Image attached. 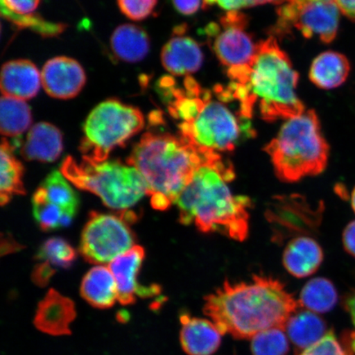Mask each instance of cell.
<instances>
[{
  "instance_id": "cell-1",
  "label": "cell",
  "mask_w": 355,
  "mask_h": 355,
  "mask_svg": "<svg viewBox=\"0 0 355 355\" xmlns=\"http://www.w3.org/2000/svg\"><path fill=\"white\" fill-rule=\"evenodd\" d=\"M230 83L222 87L226 100L235 102L241 116L251 119L256 110L261 119L274 122L304 112L296 94L299 74L290 58L272 37L259 43L250 64L227 69Z\"/></svg>"
},
{
  "instance_id": "cell-2",
  "label": "cell",
  "mask_w": 355,
  "mask_h": 355,
  "mask_svg": "<svg viewBox=\"0 0 355 355\" xmlns=\"http://www.w3.org/2000/svg\"><path fill=\"white\" fill-rule=\"evenodd\" d=\"M203 313L222 336L252 339L259 332L283 328L300 308L299 301L284 284L270 277L254 276L251 282L223 285L204 298Z\"/></svg>"
},
{
  "instance_id": "cell-3",
  "label": "cell",
  "mask_w": 355,
  "mask_h": 355,
  "mask_svg": "<svg viewBox=\"0 0 355 355\" xmlns=\"http://www.w3.org/2000/svg\"><path fill=\"white\" fill-rule=\"evenodd\" d=\"M161 96L171 117L179 121V136L195 148L219 154L233 152L254 135L250 119L233 112L218 97L213 99L212 92L191 76L185 77L182 87L171 79Z\"/></svg>"
},
{
  "instance_id": "cell-4",
  "label": "cell",
  "mask_w": 355,
  "mask_h": 355,
  "mask_svg": "<svg viewBox=\"0 0 355 355\" xmlns=\"http://www.w3.org/2000/svg\"><path fill=\"white\" fill-rule=\"evenodd\" d=\"M234 177L232 164L223 157L200 167L175 202L180 223L194 225L202 233L245 241L251 201L233 194L228 184Z\"/></svg>"
},
{
  "instance_id": "cell-5",
  "label": "cell",
  "mask_w": 355,
  "mask_h": 355,
  "mask_svg": "<svg viewBox=\"0 0 355 355\" xmlns=\"http://www.w3.org/2000/svg\"><path fill=\"white\" fill-rule=\"evenodd\" d=\"M221 157L195 148L180 136L150 131L133 146L127 163L144 178L154 209L165 211L177 202L200 167Z\"/></svg>"
},
{
  "instance_id": "cell-6",
  "label": "cell",
  "mask_w": 355,
  "mask_h": 355,
  "mask_svg": "<svg viewBox=\"0 0 355 355\" xmlns=\"http://www.w3.org/2000/svg\"><path fill=\"white\" fill-rule=\"evenodd\" d=\"M275 173L285 183L320 175L327 166L330 146L313 110L288 119L265 146Z\"/></svg>"
},
{
  "instance_id": "cell-7",
  "label": "cell",
  "mask_w": 355,
  "mask_h": 355,
  "mask_svg": "<svg viewBox=\"0 0 355 355\" xmlns=\"http://www.w3.org/2000/svg\"><path fill=\"white\" fill-rule=\"evenodd\" d=\"M62 174L77 188L98 196L111 209L128 211L146 194L144 178L135 167L119 161L78 163L68 157L61 164Z\"/></svg>"
},
{
  "instance_id": "cell-8",
  "label": "cell",
  "mask_w": 355,
  "mask_h": 355,
  "mask_svg": "<svg viewBox=\"0 0 355 355\" xmlns=\"http://www.w3.org/2000/svg\"><path fill=\"white\" fill-rule=\"evenodd\" d=\"M145 126L141 111L117 99L96 105L83 125L80 145L83 159L94 162L107 161L111 150L123 146Z\"/></svg>"
},
{
  "instance_id": "cell-9",
  "label": "cell",
  "mask_w": 355,
  "mask_h": 355,
  "mask_svg": "<svg viewBox=\"0 0 355 355\" xmlns=\"http://www.w3.org/2000/svg\"><path fill=\"white\" fill-rule=\"evenodd\" d=\"M137 216L130 211L119 214L91 212L80 241L79 251L88 263H111L135 246L130 224Z\"/></svg>"
},
{
  "instance_id": "cell-10",
  "label": "cell",
  "mask_w": 355,
  "mask_h": 355,
  "mask_svg": "<svg viewBox=\"0 0 355 355\" xmlns=\"http://www.w3.org/2000/svg\"><path fill=\"white\" fill-rule=\"evenodd\" d=\"M248 19L239 11L226 12L219 24L211 22L205 28L213 52L227 69L250 63L257 50L252 35L248 32Z\"/></svg>"
},
{
  "instance_id": "cell-11",
  "label": "cell",
  "mask_w": 355,
  "mask_h": 355,
  "mask_svg": "<svg viewBox=\"0 0 355 355\" xmlns=\"http://www.w3.org/2000/svg\"><path fill=\"white\" fill-rule=\"evenodd\" d=\"M340 8L335 1H293L278 10L277 30H299L305 38L330 44L338 33Z\"/></svg>"
},
{
  "instance_id": "cell-12",
  "label": "cell",
  "mask_w": 355,
  "mask_h": 355,
  "mask_svg": "<svg viewBox=\"0 0 355 355\" xmlns=\"http://www.w3.org/2000/svg\"><path fill=\"white\" fill-rule=\"evenodd\" d=\"M87 82L85 71L77 60L65 56L53 58L44 65L42 84L44 90L53 98H74Z\"/></svg>"
},
{
  "instance_id": "cell-13",
  "label": "cell",
  "mask_w": 355,
  "mask_h": 355,
  "mask_svg": "<svg viewBox=\"0 0 355 355\" xmlns=\"http://www.w3.org/2000/svg\"><path fill=\"white\" fill-rule=\"evenodd\" d=\"M144 257V248L135 245L109 264L108 268L117 284L118 301L122 305L135 304L137 296L146 298L157 295L159 293V286H141L137 282Z\"/></svg>"
},
{
  "instance_id": "cell-14",
  "label": "cell",
  "mask_w": 355,
  "mask_h": 355,
  "mask_svg": "<svg viewBox=\"0 0 355 355\" xmlns=\"http://www.w3.org/2000/svg\"><path fill=\"white\" fill-rule=\"evenodd\" d=\"M184 26H178L174 37L164 46L162 62L164 68L175 76H190L201 68L203 53L193 38L184 35Z\"/></svg>"
},
{
  "instance_id": "cell-15",
  "label": "cell",
  "mask_w": 355,
  "mask_h": 355,
  "mask_svg": "<svg viewBox=\"0 0 355 355\" xmlns=\"http://www.w3.org/2000/svg\"><path fill=\"white\" fill-rule=\"evenodd\" d=\"M76 315L73 302L51 288L38 304L34 325L48 335H70V325Z\"/></svg>"
},
{
  "instance_id": "cell-16",
  "label": "cell",
  "mask_w": 355,
  "mask_h": 355,
  "mask_svg": "<svg viewBox=\"0 0 355 355\" xmlns=\"http://www.w3.org/2000/svg\"><path fill=\"white\" fill-rule=\"evenodd\" d=\"M180 344L188 355H212L221 344V333L211 320L180 315Z\"/></svg>"
},
{
  "instance_id": "cell-17",
  "label": "cell",
  "mask_w": 355,
  "mask_h": 355,
  "mask_svg": "<svg viewBox=\"0 0 355 355\" xmlns=\"http://www.w3.org/2000/svg\"><path fill=\"white\" fill-rule=\"evenodd\" d=\"M42 85V74L33 62L17 60L7 62L2 67V94L22 101L34 98Z\"/></svg>"
},
{
  "instance_id": "cell-18",
  "label": "cell",
  "mask_w": 355,
  "mask_h": 355,
  "mask_svg": "<svg viewBox=\"0 0 355 355\" xmlns=\"http://www.w3.org/2000/svg\"><path fill=\"white\" fill-rule=\"evenodd\" d=\"M63 152V135L51 123L41 122L31 128L21 155L28 161L51 163Z\"/></svg>"
},
{
  "instance_id": "cell-19",
  "label": "cell",
  "mask_w": 355,
  "mask_h": 355,
  "mask_svg": "<svg viewBox=\"0 0 355 355\" xmlns=\"http://www.w3.org/2000/svg\"><path fill=\"white\" fill-rule=\"evenodd\" d=\"M323 250L315 239L301 236L288 243L283 254V264L287 272L297 278L311 276L320 268Z\"/></svg>"
},
{
  "instance_id": "cell-20",
  "label": "cell",
  "mask_w": 355,
  "mask_h": 355,
  "mask_svg": "<svg viewBox=\"0 0 355 355\" xmlns=\"http://www.w3.org/2000/svg\"><path fill=\"white\" fill-rule=\"evenodd\" d=\"M80 293L96 309H110L118 300L116 282L109 268L104 266H97L89 270L83 279Z\"/></svg>"
},
{
  "instance_id": "cell-21",
  "label": "cell",
  "mask_w": 355,
  "mask_h": 355,
  "mask_svg": "<svg viewBox=\"0 0 355 355\" xmlns=\"http://www.w3.org/2000/svg\"><path fill=\"white\" fill-rule=\"evenodd\" d=\"M41 0H1V15L19 28H29L43 37H55L60 25L35 15Z\"/></svg>"
},
{
  "instance_id": "cell-22",
  "label": "cell",
  "mask_w": 355,
  "mask_h": 355,
  "mask_svg": "<svg viewBox=\"0 0 355 355\" xmlns=\"http://www.w3.org/2000/svg\"><path fill=\"white\" fill-rule=\"evenodd\" d=\"M350 68L347 57L340 53L323 52L311 65L309 78L315 86L330 90L345 83L349 77Z\"/></svg>"
},
{
  "instance_id": "cell-23",
  "label": "cell",
  "mask_w": 355,
  "mask_h": 355,
  "mask_svg": "<svg viewBox=\"0 0 355 355\" xmlns=\"http://www.w3.org/2000/svg\"><path fill=\"white\" fill-rule=\"evenodd\" d=\"M110 46L119 60L127 63H137L148 55L150 39L140 26L123 24L114 31Z\"/></svg>"
},
{
  "instance_id": "cell-24",
  "label": "cell",
  "mask_w": 355,
  "mask_h": 355,
  "mask_svg": "<svg viewBox=\"0 0 355 355\" xmlns=\"http://www.w3.org/2000/svg\"><path fill=\"white\" fill-rule=\"evenodd\" d=\"M285 331L299 352L318 343L327 332L326 322L309 310L296 311L288 318Z\"/></svg>"
},
{
  "instance_id": "cell-25",
  "label": "cell",
  "mask_w": 355,
  "mask_h": 355,
  "mask_svg": "<svg viewBox=\"0 0 355 355\" xmlns=\"http://www.w3.org/2000/svg\"><path fill=\"white\" fill-rule=\"evenodd\" d=\"M24 167L13 154L12 146L6 139L1 143V181H0V203L2 206L10 202L15 195L25 194L22 183Z\"/></svg>"
},
{
  "instance_id": "cell-26",
  "label": "cell",
  "mask_w": 355,
  "mask_h": 355,
  "mask_svg": "<svg viewBox=\"0 0 355 355\" xmlns=\"http://www.w3.org/2000/svg\"><path fill=\"white\" fill-rule=\"evenodd\" d=\"M300 307L315 313L330 312L338 302V294L329 279L318 277L311 279L302 288Z\"/></svg>"
},
{
  "instance_id": "cell-27",
  "label": "cell",
  "mask_w": 355,
  "mask_h": 355,
  "mask_svg": "<svg viewBox=\"0 0 355 355\" xmlns=\"http://www.w3.org/2000/svg\"><path fill=\"white\" fill-rule=\"evenodd\" d=\"M32 111L25 101L3 96L0 101V130L3 136L17 137L32 125Z\"/></svg>"
},
{
  "instance_id": "cell-28",
  "label": "cell",
  "mask_w": 355,
  "mask_h": 355,
  "mask_svg": "<svg viewBox=\"0 0 355 355\" xmlns=\"http://www.w3.org/2000/svg\"><path fill=\"white\" fill-rule=\"evenodd\" d=\"M39 189H41L49 201L59 206L64 211L76 215L79 204L77 194L61 171H52Z\"/></svg>"
},
{
  "instance_id": "cell-29",
  "label": "cell",
  "mask_w": 355,
  "mask_h": 355,
  "mask_svg": "<svg viewBox=\"0 0 355 355\" xmlns=\"http://www.w3.org/2000/svg\"><path fill=\"white\" fill-rule=\"evenodd\" d=\"M33 206L35 220L44 232L67 227L75 216L49 201L41 189L33 195Z\"/></svg>"
},
{
  "instance_id": "cell-30",
  "label": "cell",
  "mask_w": 355,
  "mask_h": 355,
  "mask_svg": "<svg viewBox=\"0 0 355 355\" xmlns=\"http://www.w3.org/2000/svg\"><path fill=\"white\" fill-rule=\"evenodd\" d=\"M77 259L74 248L61 238H51L40 247L35 259L38 263L46 264L56 272L58 269H68Z\"/></svg>"
},
{
  "instance_id": "cell-31",
  "label": "cell",
  "mask_w": 355,
  "mask_h": 355,
  "mask_svg": "<svg viewBox=\"0 0 355 355\" xmlns=\"http://www.w3.org/2000/svg\"><path fill=\"white\" fill-rule=\"evenodd\" d=\"M290 343L285 329L272 328L259 332L251 339L252 355H287Z\"/></svg>"
},
{
  "instance_id": "cell-32",
  "label": "cell",
  "mask_w": 355,
  "mask_h": 355,
  "mask_svg": "<svg viewBox=\"0 0 355 355\" xmlns=\"http://www.w3.org/2000/svg\"><path fill=\"white\" fill-rule=\"evenodd\" d=\"M158 0H118L119 10L128 19L141 21L152 15Z\"/></svg>"
},
{
  "instance_id": "cell-33",
  "label": "cell",
  "mask_w": 355,
  "mask_h": 355,
  "mask_svg": "<svg viewBox=\"0 0 355 355\" xmlns=\"http://www.w3.org/2000/svg\"><path fill=\"white\" fill-rule=\"evenodd\" d=\"M297 355H347L333 331H328L318 343Z\"/></svg>"
},
{
  "instance_id": "cell-34",
  "label": "cell",
  "mask_w": 355,
  "mask_h": 355,
  "mask_svg": "<svg viewBox=\"0 0 355 355\" xmlns=\"http://www.w3.org/2000/svg\"><path fill=\"white\" fill-rule=\"evenodd\" d=\"M202 7H211L217 6L223 10L239 11L241 8L261 6L269 3H282L286 0H202Z\"/></svg>"
},
{
  "instance_id": "cell-35",
  "label": "cell",
  "mask_w": 355,
  "mask_h": 355,
  "mask_svg": "<svg viewBox=\"0 0 355 355\" xmlns=\"http://www.w3.org/2000/svg\"><path fill=\"white\" fill-rule=\"evenodd\" d=\"M175 10L185 16L196 13L201 7V0H172Z\"/></svg>"
},
{
  "instance_id": "cell-36",
  "label": "cell",
  "mask_w": 355,
  "mask_h": 355,
  "mask_svg": "<svg viewBox=\"0 0 355 355\" xmlns=\"http://www.w3.org/2000/svg\"><path fill=\"white\" fill-rule=\"evenodd\" d=\"M345 250L355 259V220L346 225L343 234Z\"/></svg>"
},
{
  "instance_id": "cell-37",
  "label": "cell",
  "mask_w": 355,
  "mask_h": 355,
  "mask_svg": "<svg viewBox=\"0 0 355 355\" xmlns=\"http://www.w3.org/2000/svg\"><path fill=\"white\" fill-rule=\"evenodd\" d=\"M336 3L344 15L355 21V0H336Z\"/></svg>"
},
{
  "instance_id": "cell-38",
  "label": "cell",
  "mask_w": 355,
  "mask_h": 355,
  "mask_svg": "<svg viewBox=\"0 0 355 355\" xmlns=\"http://www.w3.org/2000/svg\"><path fill=\"white\" fill-rule=\"evenodd\" d=\"M345 308L348 311L355 327V291L349 294L345 300Z\"/></svg>"
},
{
  "instance_id": "cell-39",
  "label": "cell",
  "mask_w": 355,
  "mask_h": 355,
  "mask_svg": "<svg viewBox=\"0 0 355 355\" xmlns=\"http://www.w3.org/2000/svg\"><path fill=\"white\" fill-rule=\"evenodd\" d=\"M352 207L354 212L355 213V187L352 193Z\"/></svg>"
},
{
  "instance_id": "cell-40",
  "label": "cell",
  "mask_w": 355,
  "mask_h": 355,
  "mask_svg": "<svg viewBox=\"0 0 355 355\" xmlns=\"http://www.w3.org/2000/svg\"><path fill=\"white\" fill-rule=\"evenodd\" d=\"M293 1H326V2L335 1L336 2V0H291V2H293ZM288 3H290V2H288Z\"/></svg>"
}]
</instances>
